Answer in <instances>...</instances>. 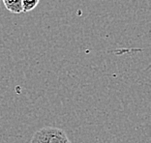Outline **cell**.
Wrapping results in <instances>:
<instances>
[{
	"label": "cell",
	"mask_w": 151,
	"mask_h": 143,
	"mask_svg": "<svg viewBox=\"0 0 151 143\" xmlns=\"http://www.w3.org/2000/svg\"><path fill=\"white\" fill-rule=\"evenodd\" d=\"M30 143H71V141L61 129L45 127L35 132Z\"/></svg>",
	"instance_id": "cell-1"
},
{
	"label": "cell",
	"mask_w": 151,
	"mask_h": 143,
	"mask_svg": "<svg viewBox=\"0 0 151 143\" xmlns=\"http://www.w3.org/2000/svg\"><path fill=\"white\" fill-rule=\"evenodd\" d=\"M3 3L10 13L20 14L22 13V0H2Z\"/></svg>",
	"instance_id": "cell-2"
},
{
	"label": "cell",
	"mask_w": 151,
	"mask_h": 143,
	"mask_svg": "<svg viewBox=\"0 0 151 143\" xmlns=\"http://www.w3.org/2000/svg\"><path fill=\"white\" fill-rule=\"evenodd\" d=\"M40 0H22V13H29L39 4Z\"/></svg>",
	"instance_id": "cell-3"
}]
</instances>
